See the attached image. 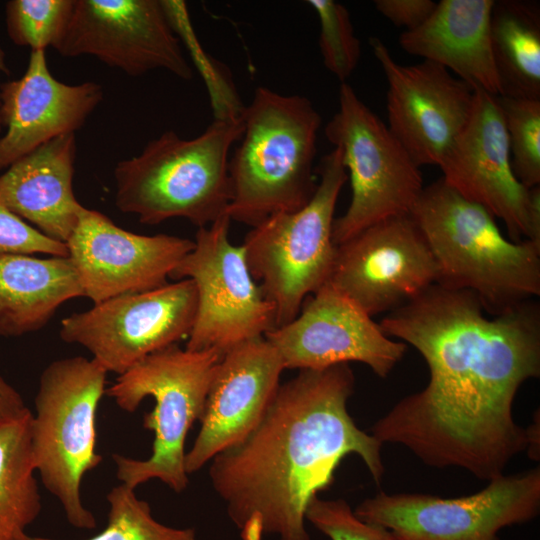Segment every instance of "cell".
<instances>
[{"mask_svg": "<svg viewBox=\"0 0 540 540\" xmlns=\"http://www.w3.org/2000/svg\"><path fill=\"white\" fill-rule=\"evenodd\" d=\"M486 314L473 292L437 283L381 319L385 335L422 355L429 381L375 422L371 434L428 466L458 467L489 481L528 447L513 403L521 385L540 375V306L533 299Z\"/></svg>", "mask_w": 540, "mask_h": 540, "instance_id": "obj_1", "label": "cell"}, {"mask_svg": "<svg viewBox=\"0 0 540 540\" xmlns=\"http://www.w3.org/2000/svg\"><path fill=\"white\" fill-rule=\"evenodd\" d=\"M355 377L348 363L299 370L280 384L268 410L240 443L210 462L212 487L242 540H310L306 510L355 454L376 483L385 467L382 443L348 412Z\"/></svg>", "mask_w": 540, "mask_h": 540, "instance_id": "obj_2", "label": "cell"}, {"mask_svg": "<svg viewBox=\"0 0 540 540\" xmlns=\"http://www.w3.org/2000/svg\"><path fill=\"white\" fill-rule=\"evenodd\" d=\"M410 215L434 255L438 284L473 292L489 315L540 295V243L504 237L485 208L441 177L424 186Z\"/></svg>", "mask_w": 540, "mask_h": 540, "instance_id": "obj_3", "label": "cell"}, {"mask_svg": "<svg viewBox=\"0 0 540 540\" xmlns=\"http://www.w3.org/2000/svg\"><path fill=\"white\" fill-rule=\"evenodd\" d=\"M241 120L242 135L229 160L227 215L254 227L274 214L297 211L312 198L322 118L307 97L259 86Z\"/></svg>", "mask_w": 540, "mask_h": 540, "instance_id": "obj_4", "label": "cell"}, {"mask_svg": "<svg viewBox=\"0 0 540 540\" xmlns=\"http://www.w3.org/2000/svg\"><path fill=\"white\" fill-rule=\"evenodd\" d=\"M242 131L240 116L214 119L192 139L163 132L140 154L116 164L115 206L149 225L171 218L198 228L214 223L227 215L230 150Z\"/></svg>", "mask_w": 540, "mask_h": 540, "instance_id": "obj_5", "label": "cell"}, {"mask_svg": "<svg viewBox=\"0 0 540 540\" xmlns=\"http://www.w3.org/2000/svg\"><path fill=\"white\" fill-rule=\"evenodd\" d=\"M222 355L215 350L192 351L173 345L157 351L124 373L105 390L124 411L134 412L146 397L155 400L144 428L154 433L152 453L138 460L113 454L116 476L125 485L158 479L180 493L188 486L186 436L200 421L209 387Z\"/></svg>", "mask_w": 540, "mask_h": 540, "instance_id": "obj_6", "label": "cell"}, {"mask_svg": "<svg viewBox=\"0 0 540 540\" xmlns=\"http://www.w3.org/2000/svg\"><path fill=\"white\" fill-rule=\"evenodd\" d=\"M107 371L93 358L58 359L40 376L32 414L36 472L75 528L92 530L96 519L81 500V481L102 461L96 452V412Z\"/></svg>", "mask_w": 540, "mask_h": 540, "instance_id": "obj_7", "label": "cell"}, {"mask_svg": "<svg viewBox=\"0 0 540 540\" xmlns=\"http://www.w3.org/2000/svg\"><path fill=\"white\" fill-rule=\"evenodd\" d=\"M316 172V190L304 207L266 218L241 244L251 275L275 307L276 328L292 321L331 274L334 213L348 179L341 151L334 147L324 155Z\"/></svg>", "mask_w": 540, "mask_h": 540, "instance_id": "obj_8", "label": "cell"}, {"mask_svg": "<svg viewBox=\"0 0 540 540\" xmlns=\"http://www.w3.org/2000/svg\"><path fill=\"white\" fill-rule=\"evenodd\" d=\"M324 133L341 151L352 191L346 212L334 219L335 245L382 220L411 213L424 188L420 167L347 82L340 85L338 110Z\"/></svg>", "mask_w": 540, "mask_h": 540, "instance_id": "obj_9", "label": "cell"}, {"mask_svg": "<svg viewBox=\"0 0 540 540\" xmlns=\"http://www.w3.org/2000/svg\"><path fill=\"white\" fill-rule=\"evenodd\" d=\"M225 215L198 228L194 248L170 274L191 279L197 310L185 348L215 350L222 356L234 347L265 337L276 328V311L250 273L243 246L229 240Z\"/></svg>", "mask_w": 540, "mask_h": 540, "instance_id": "obj_10", "label": "cell"}, {"mask_svg": "<svg viewBox=\"0 0 540 540\" xmlns=\"http://www.w3.org/2000/svg\"><path fill=\"white\" fill-rule=\"evenodd\" d=\"M540 510V468L500 475L463 497L379 492L354 510L397 540H500L498 532L534 519Z\"/></svg>", "mask_w": 540, "mask_h": 540, "instance_id": "obj_11", "label": "cell"}, {"mask_svg": "<svg viewBox=\"0 0 540 540\" xmlns=\"http://www.w3.org/2000/svg\"><path fill=\"white\" fill-rule=\"evenodd\" d=\"M191 279L115 296L61 321L60 338L86 348L107 372L120 375L145 357L187 339L196 316Z\"/></svg>", "mask_w": 540, "mask_h": 540, "instance_id": "obj_12", "label": "cell"}, {"mask_svg": "<svg viewBox=\"0 0 540 540\" xmlns=\"http://www.w3.org/2000/svg\"><path fill=\"white\" fill-rule=\"evenodd\" d=\"M438 167L449 187L504 222L510 240L540 243V188L513 172L496 96L476 90L470 119Z\"/></svg>", "mask_w": 540, "mask_h": 540, "instance_id": "obj_13", "label": "cell"}, {"mask_svg": "<svg viewBox=\"0 0 540 540\" xmlns=\"http://www.w3.org/2000/svg\"><path fill=\"white\" fill-rule=\"evenodd\" d=\"M438 282L434 255L410 214L382 220L336 245L328 280L371 317L405 305Z\"/></svg>", "mask_w": 540, "mask_h": 540, "instance_id": "obj_14", "label": "cell"}, {"mask_svg": "<svg viewBox=\"0 0 540 540\" xmlns=\"http://www.w3.org/2000/svg\"><path fill=\"white\" fill-rule=\"evenodd\" d=\"M54 49L64 57L94 56L133 77L157 69L193 77L161 0H74Z\"/></svg>", "mask_w": 540, "mask_h": 540, "instance_id": "obj_15", "label": "cell"}, {"mask_svg": "<svg viewBox=\"0 0 540 540\" xmlns=\"http://www.w3.org/2000/svg\"><path fill=\"white\" fill-rule=\"evenodd\" d=\"M385 74L388 128L415 163L439 166L467 125L476 90L428 60L399 64L379 38H370Z\"/></svg>", "mask_w": 540, "mask_h": 540, "instance_id": "obj_16", "label": "cell"}, {"mask_svg": "<svg viewBox=\"0 0 540 540\" xmlns=\"http://www.w3.org/2000/svg\"><path fill=\"white\" fill-rule=\"evenodd\" d=\"M265 339L285 369L321 370L361 362L380 378L392 372L407 349L328 282L303 303L292 321L273 329Z\"/></svg>", "mask_w": 540, "mask_h": 540, "instance_id": "obj_17", "label": "cell"}, {"mask_svg": "<svg viewBox=\"0 0 540 540\" xmlns=\"http://www.w3.org/2000/svg\"><path fill=\"white\" fill-rule=\"evenodd\" d=\"M66 246L83 296L96 304L167 284L194 241L168 234H136L85 207Z\"/></svg>", "mask_w": 540, "mask_h": 540, "instance_id": "obj_18", "label": "cell"}, {"mask_svg": "<svg viewBox=\"0 0 540 540\" xmlns=\"http://www.w3.org/2000/svg\"><path fill=\"white\" fill-rule=\"evenodd\" d=\"M284 369L280 355L265 337L244 342L221 357L207 394L200 431L185 456L188 475L255 429L280 386Z\"/></svg>", "mask_w": 540, "mask_h": 540, "instance_id": "obj_19", "label": "cell"}, {"mask_svg": "<svg viewBox=\"0 0 540 540\" xmlns=\"http://www.w3.org/2000/svg\"><path fill=\"white\" fill-rule=\"evenodd\" d=\"M96 82L76 85L50 73L45 50L30 53L27 69L17 80L0 85V171L46 142L80 129L102 101Z\"/></svg>", "mask_w": 540, "mask_h": 540, "instance_id": "obj_20", "label": "cell"}, {"mask_svg": "<svg viewBox=\"0 0 540 540\" xmlns=\"http://www.w3.org/2000/svg\"><path fill=\"white\" fill-rule=\"evenodd\" d=\"M75 133L56 137L0 175V199L47 237L66 244L85 208L73 192Z\"/></svg>", "mask_w": 540, "mask_h": 540, "instance_id": "obj_21", "label": "cell"}, {"mask_svg": "<svg viewBox=\"0 0 540 540\" xmlns=\"http://www.w3.org/2000/svg\"><path fill=\"white\" fill-rule=\"evenodd\" d=\"M495 0H441L418 28L403 31L406 53L435 62L475 90L500 95L490 42Z\"/></svg>", "mask_w": 540, "mask_h": 540, "instance_id": "obj_22", "label": "cell"}, {"mask_svg": "<svg viewBox=\"0 0 540 540\" xmlns=\"http://www.w3.org/2000/svg\"><path fill=\"white\" fill-rule=\"evenodd\" d=\"M83 292L68 257L0 255V336L43 328L57 309Z\"/></svg>", "mask_w": 540, "mask_h": 540, "instance_id": "obj_23", "label": "cell"}, {"mask_svg": "<svg viewBox=\"0 0 540 540\" xmlns=\"http://www.w3.org/2000/svg\"><path fill=\"white\" fill-rule=\"evenodd\" d=\"M490 42L500 95L540 100V6L535 1H495Z\"/></svg>", "mask_w": 540, "mask_h": 540, "instance_id": "obj_24", "label": "cell"}, {"mask_svg": "<svg viewBox=\"0 0 540 540\" xmlns=\"http://www.w3.org/2000/svg\"><path fill=\"white\" fill-rule=\"evenodd\" d=\"M26 406L0 416V540H43L25 529L41 511Z\"/></svg>", "mask_w": 540, "mask_h": 540, "instance_id": "obj_25", "label": "cell"}, {"mask_svg": "<svg viewBox=\"0 0 540 540\" xmlns=\"http://www.w3.org/2000/svg\"><path fill=\"white\" fill-rule=\"evenodd\" d=\"M106 498L107 525L85 540H196L193 528L170 527L154 519L149 504L123 483L112 488Z\"/></svg>", "mask_w": 540, "mask_h": 540, "instance_id": "obj_26", "label": "cell"}, {"mask_svg": "<svg viewBox=\"0 0 540 540\" xmlns=\"http://www.w3.org/2000/svg\"><path fill=\"white\" fill-rule=\"evenodd\" d=\"M507 133L511 164L527 188L540 184V100L496 96Z\"/></svg>", "mask_w": 540, "mask_h": 540, "instance_id": "obj_27", "label": "cell"}, {"mask_svg": "<svg viewBox=\"0 0 540 540\" xmlns=\"http://www.w3.org/2000/svg\"><path fill=\"white\" fill-rule=\"evenodd\" d=\"M74 0H11L6 3L9 38L33 50L55 48L69 21Z\"/></svg>", "mask_w": 540, "mask_h": 540, "instance_id": "obj_28", "label": "cell"}, {"mask_svg": "<svg viewBox=\"0 0 540 540\" xmlns=\"http://www.w3.org/2000/svg\"><path fill=\"white\" fill-rule=\"evenodd\" d=\"M173 31L184 42L210 93L214 119L238 118L243 110L237 91L226 69L202 50L189 21L184 1L161 0Z\"/></svg>", "mask_w": 540, "mask_h": 540, "instance_id": "obj_29", "label": "cell"}, {"mask_svg": "<svg viewBox=\"0 0 540 540\" xmlns=\"http://www.w3.org/2000/svg\"><path fill=\"white\" fill-rule=\"evenodd\" d=\"M319 24V48L324 66L341 83L352 75L361 56L357 38L347 8L333 0H308Z\"/></svg>", "mask_w": 540, "mask_h": 540, "instance_id": "obj_30", "label": "cell"}, {"mask_svg": "<svg viewBox=\"0 0 540 540\" xmlns=\"http://www.w3.org/2000/svg\"><path fill=\"white\" fill-rule=\"evenodd\" d=\"M306 520L330 540H397L390 530L358 518L344 499L313 497Z\"/></svg>", "mask_w": 540, "mask_h": 540, "instance_id": "obj_31", "label": "cell"}, {"mask_svg": "<svg viewBox=\"0 0 540 540\" xmlns=\"http://www.w3.org/2000/svg\"><path fill=\"white\" fill-rule=\"evenodd\" d=\"M35 253L68 257L65 243L51 239L29 225L0 199V255Z\"/></svg>", "mask_w": 540, "mask_h": 540, "instance_id": "obj_32", "label": "cell"}, {"mask_svg": "<svg viewBox=\"0 0 540 540\" xmlns=\"http://www.w3.org/2000/svg\"><path fill=\"white\" fill-rule=\"evenodd\" d=\"M436 2L431 0H376V10L404 31L421 26L433 13Z\"/></svg>", "mask_w": 540, "mask_h": 540, "instance_id": "obj_33", "label": "cell"}, {"mask_svg": "<svg viewBox=\"0 0 540 540\" xmlns=\"http://www.w3.org/2000/svg\"><path fill=\"white\" fill-rule=\"evenodd\" d=\"M527 430V436H528V447L527 452L528 455L533 460H539V420L537 422H533Z\"/></svg>", "mask_w": 540, "mask_h": 540, "instance_id": "obj_34", "label": "cell"}, {"mask_svg": "<svg viewBox=\"0 0 540 540\" xmlns=\"http://www.w3.org/2000/svg\"><path fill=\"white\" fill-rule=\"evenodd\" d=\"M0 72H4V73L9 72L7 64H6L5 52L3 51L1 46H0ZM2 128H3V126H2V122H1V118H0V131L2 130Z\"/></svg>", "mask_w": 540, "mask_h": 540, "instance_id": "obj_35", "label": "cell"}, {"mask_svg": "<svg viewBox=\"0 0 540 540\" xmlns=\"http://www.w3.org/2000/svg\"><path fill=\"white\" fill-rule=\"evenodd\" d=\"M2 377H0V381H1Z\"/></svg>", "mask_w": 540, "mask_h": 540, "instance_id": "obj_36", "label": "cell"}]
</instances>
